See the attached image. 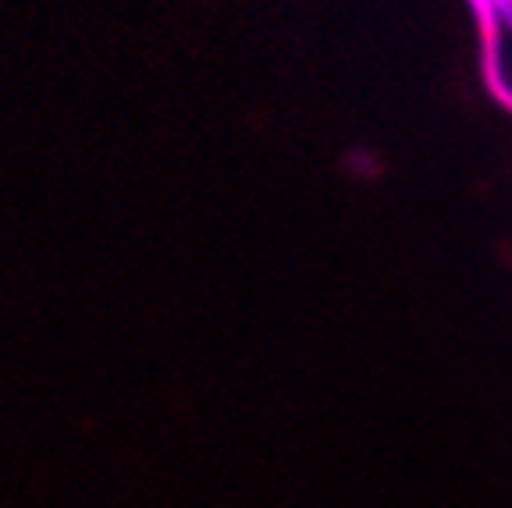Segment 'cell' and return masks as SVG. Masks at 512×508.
Segmentation results:
<instances>
[{
	"instance_id": "obj_1",
	"label": "cell",
	"mask_w": 512,
	"mask_h": 508,
	"mask_svg": "<svg viewBox=\"0 0 512 508\" xmlns=\"http://www.w3.org/2000/svg\"><path fill=\"white\" fill-rule=\"evenodd\" d=\"M480 4H484V11H488L498 29L512 32V0H480Z\"/></svg>"
}]
</instances>
